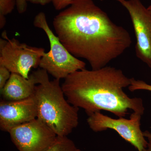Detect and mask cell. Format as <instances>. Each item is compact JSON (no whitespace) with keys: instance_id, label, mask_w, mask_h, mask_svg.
<instances>
[{"instance_id":"obj_1","label":"cell","mask_w":151,"mask_h":151,"mask_svg":"<svg viewBox=\"0 0 151 151\" xmlns=\"http://www.w3.org/2000/svg\"><path fill=\"white\" fill-rule=\"evenodd\" d=\"M56 35L69 52L87 60L92 69L107 66L129 48V33L92 0H74L55 17Z\"/></svg>"},{"instance_id":"obj_2","label":"cell","mask_w":151,"mask_h":151,"mask_svg":"<svg viewBox=\"0 0 151 151\" xmlns=\"http://www.w3.org/2000/svg\"><path fill=\"white\" fill-rule=\"evenodd\" d=\"M131 83L121 69L106 66L75 71L64 79L61 87L68 101L84 109L88 116L103 110L124 118L129 110L143 115L142 100L131 98L124 92Z\"/></svg>"},{"instance_id":"obj_3","label":"cell","mask_w":151,"mask_h":151,"mask_svg":"<svg viewBox=\"0 0 151 151\" xmlns=\"http://www.w3.org/2000/svg\"><path fill=\"white\" fill-rule=\"evenodd\" d=\"M37 81L34 97L37 118L59 137H67L78 124L79 108L71 105L65 98L60 80H50L46 70L34 71Z\"/></svg>"},{"instance_id":"obj_4","label":"cell","mask_w":151,"mask_h":151,"mask_svg":"<svg viewBox=\"0 0 151 151\" xmlns=\"http://www.w3.org/2000/svg\"><path fill=\"white\" fill-rule=\"evenodd\" d=\"M35 27L42 29L48 38L50 50L42 58L39 67L46 70L55 79H65L71 73L85 69L86 64L71 54L52 31L45 14L39 13L33 22Z\"/></svg>"},{"instance_id":"obj_5","label":"cell","mask_w":151,"mask_h":151,"mask_svg":"<svg viewBox=\"0 0 151 151\" xmlns=\"http://www.w3.org/2000/svg\"><path fill=\"white\" fill-rule=\"evenodd\" d=\"M44 49L21 43L15 38L10 39L6 31L0 39V65H3L11 73L29 77L32 68L39 67L42 58L45 53Z\"/></svg>"},{"instance_id":"obj_6","label":"cell","mask_w":151,"mask_h":151,"mask_svg":"<svg viewBox=\"0 0 151 151\" xmlns=\"http://www.w3.org/2000/svg\"><path fill=\"white\" fill-rule=\"evenodd\" d=\"M142 116L140 113L134 112L130 119L119 118L116 119L105 116L101 112H95L88 116L87 122L93 132H101L111 129L138 151H146L148 142L141 129Z\"/></svg>"},{"instance_id":"obj_7","label":"cell","mask_w":151,"mask_h":151,"mask_svg":"<svg viewBox=\"0 0 151 151\" xmlns=\"http://www.w3.org/2000/svg\"><path fill=\"white\" fill-rule=\"evenodd\" d=\"M129 14L136 38V56L151 68V12L140 0H115Z\"/></svg>"},{"instance_id":"obj_8","label":"cell","mask_w":151,"mask_h":151,"mask_svg":"<svg viewBox=\"0 0 151 151\" xmlns=\"http://www.w3.org/2000/svg\"><path fill=\"white\" fill-rule=\"evenodd\" d=\"M11 139L19 151H45L57 136L37 118L11 129Z\"/></svg>"},{"instance_id":"obj_9","label":"cell","mask_w":151,"mask_h":151,"mask_svg":"<svg viewBox=\"0 0 151 151\" xmlns=\"http://www.w3.org/2000/svg\"><path fill=\"white\" fill-rule=\"evenodd\" d=\"M37 114L34 95L19 101L3 100L0 103V129L9 132L14 127L35 120Z\"/></svg>"},{"instance_id":"obj_10","label":"cell","mask_w":151,"mask_h":151,"mask_svg":"<svg viewBox=\"0 0 151 151\" xmlns=\"http://www.w3.org/2000/svg\"><path fill=\"white\" fill-rule=\"evenodd\" d=\"M37 84L33 72L30 74L28 78L17 73H12L8 81L1 90V95L3 100L5 101L24 100L34 95Z\"/></svg>"},{"instance_id":"obj_11","label":"cell","mask_w":151,"mask_h":151,"mask_svg":"<svg viewBox=\"0 0 151 151\" xmlns=\"http://www.w3.org/2000/svg\"><path fill=\"white\" fill-rule=\"evenodd\" d=\"M77 149L73 141L67 137L57 136L54 142L45 151H76Z\"/></svg>"},{"instance_id":"obj_12","label":"cell","mask_w":151,"mask_h":151,"mask_svg":"<svg viewBox=\"0 0 151 151\" xmlns=\"http://www.w3.org/2000/svg\"><path fill=\"white\" fill-rule=\"evenodd\" d=\"M131 84L128 87L131 92H134L139 90H146L151 92V85L144 81L137 80L134 78H131Z\"/></svg>"},{"instance_id":"obj_13","label":"cell","mask_w":151,"mask_h":151,"mask_svg":"<svg viewBox=\"0 0 151 151\" xmlns=\"http://www.w3.org/2000/svg\"><path fill=\"white\" fill-rule=\"evenodd\" d=\"M16 4V0H0V15L5 16L11 13Z\"/></svg>"},{"instance_id":"obj_14","label":"cell","mask_w":151,"mask_h":151,"mask_svg":"<svg viewBox=\"0 0 151 151\" xmlns=\"http://www.w3.org/2000/svg\"><path fill=\"white\" fill-rule=\"evenodd\" d=\"M11 72L5 67L0 65V90H1L9 78L10 77Z\"/></svg>"},{"instance_id":"obj_15","label":"cell","mask_w":151,"mask_h":151,"mask_svg":"<svg viewBox=\"0 0 151 151\" xmlns=\"http://www.w3.org/2000/svg\"><path fill=\"white\" fill-rule=\"evenodd\" d=\"M74 0H52V2L55 9L60 10L69 6Z\"/></svg>"},{"instance_id":"obj_16","label":"cell","mask_w":151,"mask_h":151,"mask_svg":"<svg viewBox=\"0 0 151 151\" xmlns=\"http://www.w3.org/2000/svg\"><path fill=\"white\" fill-rule=\"evenodd\" d=\"M17 9L19 13H24L27 9V0H16Z\"/></svg>"},{"instance_id":"obj_17","label":"cell","mask_w":151,"mask_h":151,"mask_svg":"<svg viewBox=\"0 0 151 151\" xmlns=\"http://www.w3.org/2000/svg\"><path fill=\"white\" fill-rule=\"evenodd\" d=\"M144 136L147 139L148 145L146 151H151V132L148 131L143 132Z\"/></svg>"},{"instance_id":"obj_18","label":"cell","mask_w":151,"mask_h":151,"mask_svg":"<svg viewBox=\"0 0 151 151\" xmlns=\"http://www.w3.org/2000/svg\"><path fill=\"white\" fill-rule=\"evenodd\" d=\"M27 1L32 4L44 6L52 2V0H27Z\"/></svg>"},{"instance_id":"obj_19","label":"cell","mask_w":151,"mask_h":151,"mask_svg":"<svg viewBox=\"0 0 151 151\" xmlns=\"http://www.w3.org/2000/svg\"><path fill=\"white\" fill-rule=\"evenodd\" d=\"M6 19L5 16L2 15H0V28H3L5 25Z\"/></svg>"},{"instance_id":"obj_20","label":"cell","mask_w":151,"mask_h":151,"mask_svg":"<svg viewBox=\"0 0 151 151\" xmlns=\"http://www.w3.org/2000/svg\"><path fill=\"white\" fill-rule=\"evenodd\" d=\"M147 9H148V10H149L150 11V12H151V4L147 8Z\"/></svg>"},{"instance_id":"obj_21","label":"cell","mask_w":151,"mask_h":151,"mask_svg":"<svg viewBox=\"0 0 151 151\" xmlns=\"http://www.w3.org/2000/svg\"><path fill=\"white\" fill-rule=\"evenodd\" d=\"M76 151H81V150H79V149H77V150H76Z\"/></svg>"}]
</instances>
